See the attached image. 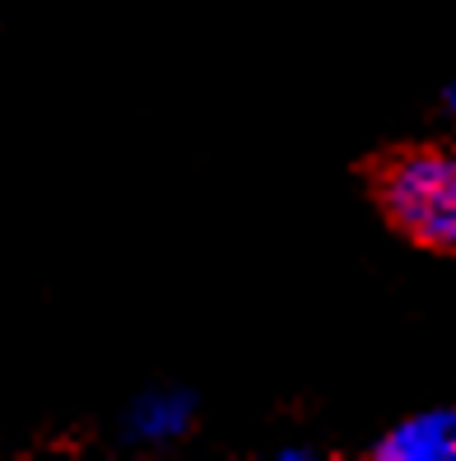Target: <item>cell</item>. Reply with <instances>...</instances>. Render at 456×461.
I'll use <instances>...</instances> for the list:
<instances>
[{"label": "cell", "instance_id": "1", "mask_svg": "<svg viewBox=\"0 0 456 461\" xmlns=\"http://www.w3.org/2000/svg\"><path fill=\"white\" fill-rule=\"evenodd\" d=\"M382 205L400 233L424 248L456 252V154L410 149L382 173Z\"/></svg>", "mask_w": 456, "mask_h": 461}, {"label": "cell", "instance_id": "2", "mask_svg": "<svg viewBox=\"0 0 456 461\" xmlns=\"http://www.w3.org/2000/svg\"><path fill=\"white\" fill-rule=\"evenodd\" d=\"M196 420V401L182 387H149L130 401V411L121 415V429L136 447H168L177 443Z\"/></svg>", "mask_w": 456, "mask_h": 461}, {"label": "cell", "instance_id": "3", "mask_svg": "<svg viewBox=\"0 0 456 461\" xmlns=\"http://www.w3.org/2000/svg\"><path fill=\"white\" fill-rule=\"evenodd\" d=\"M378 461H456V411H424L378 438Z\"/></svg>", "mask_w": 456, "mask_h": 461}, {"label": "cell", "instance_id": "4", "mask_svg": "<svg viewBox=\"0 0 456 461\" xmlns=\"http://www.w3.org/2000/svg\"><path fill=\"white\" fill-rule=\"evenodd\" d=\"M443 103L452 107V113H456V79H452V85H447V94H443Z\"/></svg>", "mask_w": 456, "mask_h": 461}]
</instances>
